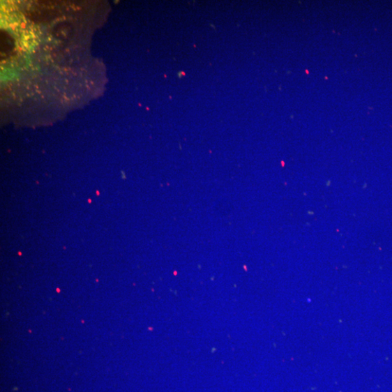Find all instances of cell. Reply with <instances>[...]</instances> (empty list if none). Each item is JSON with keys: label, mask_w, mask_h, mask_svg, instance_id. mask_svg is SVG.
<instances>
[{"label": "cell", "mask_w": 392, "mask_h": 392, "mask_svg": "<svg viewBox=\"0 0 392 392\" xmlns=\"http://www.w3.org/2000/svg\"><path fill=\"white\" fill-rule=\"evenodd\" d=\"M14 40L6 31H1V55L7 56L14 48Z\"/></svg>", "instance_id": "obj_1"}, {"label": "cell", "mask_w": 392, "mask_h": 392, "mask_svg": "<svg viewBox=\"0 0 392 392\" xmlns=\"http://www.w3.org/2000/svg\"><path fill=\"white\" fill-rule=\"evenodd\" d=\"M70 31V27H67V24H61L56 27L55 33L58 37L63 38L66 37V36L68 37Z\"/></svg>", "instance_id": "obj_2"}]
</instances>
